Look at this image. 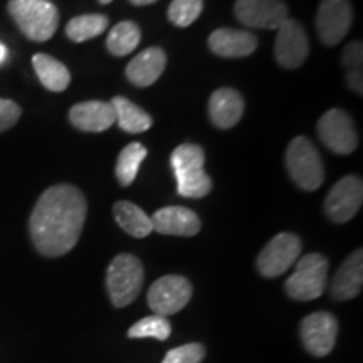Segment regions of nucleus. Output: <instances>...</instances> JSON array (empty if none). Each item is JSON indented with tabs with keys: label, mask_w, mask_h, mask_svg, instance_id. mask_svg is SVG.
Instances as JSON below:
<instances>
[{
	"label": "nucleus",
	"mask_w": 363,
	"mask_h": 363,
	"mask_svg": "<svg viewBox=\"0 0 363 363\" xmlns=\"http://www.w3.org/2000/svg\"><path fill=\"white\" fill-rule=\"evenodd\" d=\"M88 203L79 189L67 184L49 187L40 195L29 219L30 238L43 256H65L78 244Z\"/></svg>",
	"instance_id": "f257e3e1"
},
{
	"label": "nucleus",
	"mask_w": 363,
	"mask_h": 363,
	"mask_svg": "<svg viewBox=\"0 0 363 363\" xmlns=\"http://www.w3.org/2000/svg\"><path fill=\"white\" fill-rule=\"evenodd\" d=\"M177 179V192L185 199H202L212 190V180L206 174V153L199 145L185 143L174 150L170 157Z\"/></svg>",
	"instance_id": "f03ea898"
},
{
	"label": "nucleus",
	"mask_w": 363,
	"mask_h": 363,
	"mask_svg": "<svg viewBox=\"0 0 363 363\" xmlns=\"http://www.w3.org/2000/svg\"><path fill=\"white\" fill-rule=\"evenodd\" d=\"M7 11L27 39L45 43L56 34L59 12L51 0H11Z\"/></svg>",
	"instance_id": "7ed1b4c3"
},
{
	"label": "nucleus",
	"mask_w": 363,
	"mask_h": 363,
	"mask_svg": "<svg viewBox=\"0 0 363 363\" xmlns=\"http://www.w3.org/2000/svg\"><path fill=\"white\" fill-rule=\"evenodd\" d=\"M286 169L294 184L308 192L320 189L325 180V167L320 153L305 136H298L288 145Z\"/></svg>",
	"instance_id": "20e7f679"
},
{
	"label": "nucleus",
	"mask_w": 363,
	"mask_h": 363,
	"mask_svg": "<svg viewBox=\"0 0 363 363\" xmlns=\"http://www.w3.org/2000/svg\"><path fill=\"white\" fill-rule=\"evenodd\" d=\"M143 286V266L133 254H118L106 272V288L111 303L125 308L133 303Z\"/></svg>",
	"instance_id": "39448f33"
},
{
	"label": "nucleus",
	"mask_w": 363,
	"mask_h": 363,
	"mask_svg": "<svg viewBox=\"0 0 363 363\" xmlns=\"http://www.w3.org/2000/svg\"><path fill=\"white\" fill-rule=\"evenodd\" d=\"M328 284V259L311 252L298 261L296 269L286 281V293L296 301H311L325 293Z\"/></svg>",
	"instance_id": "423d86ee"
},
{
	"label": "nucleus",
	"mask_w": 363,
	"mask_h": 363,
	"mask_svg": "<svg viewBox=\"0 0 363 363\" xmlns=\"http://www.w3.org/2000/svg\"><path fill=\"white\" fill-rule=\"evenodd\" d=\"M301 256V239L296 234L281 233L274 235L257 256V271L264 278L284 274Z\"/></svg>",
	"instance_id": "0eeeda50"
},
{
	"label": "nucleus",
	"mask_w": 363,
	"mask_h": 363,
	"mask_svg": "<svg viewBox=\"0 0 363 363\" xmlns=\"http://www.w3.org/2000/svg\"><path fill=\"white\" fill-rule=\"evenodd\" d=\"M192 298V284L187 278L177 274L163 276L152 284L148 291V306L153 315L169 318L189 305Z\"/></svg>",
	"instance_id": "6e6552de"
},
{
	"label": "nucleus",
	"mask_w": 363,
	"mask_h": 363,
	"mask_svg": "<svg viewBox=\"0 0 363 363\" xmlns=\"http://www.w3.org/2000/svg\"><path fill=\"white\" fill-rule=\"evenodd\" d=\"M363 202V184L357 175L340 179L325 199V214L335 224H345L355 217Z\"/></svg>",
	"instance_id": "1a4fd4ad"
},
{
	"label": "nucleus",
	"mask_w": 363,
	"mask_h": 363,
	"mask_svg": "<svg viewBox=\"0 0 363 363\" xmlns=\"http://www.w3.org/2000/svg\"><path fill=\"white\" fill-rule=\"evenodd\" d=\"M318 135L325 147L337 155H350L358 147V133L353 120L342 110H330L318 121Z\"/></svg>",
	"instance_id": "9d476101"
},
{
	"label": "nucleus",
	"mask_w": 363,
	"mask_h": 363,
	"mask_svg": "<svg viewBox=\"0 0 363 363\" xmlns=\"http://www.w3.org/2000/svg\"><path fill=\"white\" fill-rule=\"evenodd\" d=\"M353 11L348 0H321L316 13V30L325 45H337L348 34Z\"/></svg>",
	"instance_id": "9b49d317"
},
{
	"label": "nucleus",
	"mask_w": 363,
	"mask_h": 363,
	"mask_svg": "<svg viewBox=\"0 0 363 363\" xmlns=\"http://www.w3.org/2000/svg\"><path fill=\"white\" fill-rule=\"evenodd\" d=\"M234 16L246 27L266 30H278L281 24L289 19L283 0H238Z\"/></svg>",
	"instance_id": "f8f14e48"
},
{
	"label": "nucleus",
	"mask_w": 363,
	"mask_h": 363,
	"mask_svg": "<svg viewBox=\"0 0 363 363\" xmlns=\"http://www.w3.org/2000/svg\"><path fill=\"white\" fill-rule=\"evenodd\" d=\"M310 54V40L301 24L294 19H286L278 29L274 43L276 62L286 69H296Z\"/></svg>",
	"instance_id": "ddd939ff"
},
{
	"label": "nucleus",
	"mask_w": 363,
	"mask_h": 363,
	"mask_svg": "<svg viewBox=\"0 0 363 363\" xmlns=\"http://www.w3.org/2000/svg\"><path fill=\"white\" fill-rule=\"evenodd\" d=\"M301 342L311 355L326 357L333 350L338 335V321L331 313L316 311L308 315L299 326Z\"/></svg>",
	"instance_id": "4468645a"
},
{
	"label": "nucleus",
	"mask_w": 363,
	"mask_h": 363,
	"mask_svg": "<svg viewBox=\"0 0 363 363\" xmlns=\"http://www.w3.org/2000/svg\"><path fill=\"white\" fill-rule=\"evenodd\" d=\"M153 230L165 235H180L192 238L202 229V222L194 211L187 207H163L152 217Z\"/></svg>",
	"instance_id": "2eb2a0df"
},
{
	"label": "nucleus",
	"mask_w": 363,
	"mask_h": 363,
	"mask_svg": "<svg viewBox=\"0 0 363 363\" xmlns=\"http://www.w3.org/2000/svg\"><path fill=\"white\" fill-rule=\"evenodd\" d=\"M69 121L74 128L88 133H101L115 125L116 116L111 103L83 101L69 110Z\"/></svg>",
	"instance_id": "dca6fc26"
},
{
	"label": "nucleus",
	"mask_w": 363,
	"mask_h": 363,
	"mask_svg": "<svg viewBox=\"0 0 363 363\" xmlns=\"http://www.w3.org/2000/svg\"><path fill=\"white\" fill-rule=\"evenodd\" d=\"M167 66V54L160 48H148L131 59L126 66V78L136 88L152 86Z\"/></svg>",
	"instance_id": "f3484780"
},
{
	"label": "nucleus",
	"mask_w": 363,
	"mask_h": 363,
	"mask_svg": "<svg viewBox=\"0 0 363 363\" xmlns=\"http://www.w3.org/2000/svg\"><path fill=\"white\" fill-rule=\"evenodd\" d=\"M211 51L220 57H246L257 49V38L249 30L217 29L208 38Z\"/></svg>",
	"instance_id": "a211bd4d"
},
{
	"label": "nucleus",
	"mask_w": 363,
	"mask_h": 363,
	"mask_svg": "<svg viewBox=\"0 0 363 363\" xmlns=\"http://www.w3.org/2000/svg\"><path fill=\"white\" fill-rule=\"evenodd\" d=\"M244 115V99L235 89L220 88L212 93L208 101V116L220 130H229L240 121Z\"/></svg>",
	"instance_id": "6ab92c4d"
},
{
	"label": "nucleus",
	"mask_w": 363,
	"mask_h": 363,
	"mask_svg": "<svg viewBox=\"0 0 363 363\" xmlns=\"http://www.w3.org/2000/svg\"><path fill=\"white\" fill-rule=\"evenodd\" d=\"M363 284V252L357 249L345 259L331 283V293L338 301H347L358 296Z\"/></svg>",
	"instance_id": "aec40b11"
},
{
	"label": "nucleus",
	"mask_w": 363,
	"mask_h": 363,
	"mask_svg": "<svg viewBox=\"0 0 363 363\" xmlns=\"http://www.w3.org/2000/svg\"><path fill=\"white\" fill-rule=\"evenodd\" d=\"M33 66L40 84L52 93H61L71 83L69 69L49 54H35L33 57Z\"/></svg>",
	"instance_id": "412c9836"
},
{
	"label": "nucleus",
	"mask_w": 363,
	"mask_h": 363,
	"mask_svg": "<svg viewBox=\"0 0 363 363\" xmlns=\"http://www.w3.org/2000/svg\"><path fill=\"white\" fill-rule=\"evenodd\" d=\"M113 216H115L118 225L131 238L143 239L153 233L152 217H148L143 208L135 206V203L126 201L116 202L113 207Z\"/></svg>",
	"instance_id": "4be33fe9"
},
{
	"label": "nucleus",
	"mask_w": 363,
	"mask_h": 363,
	"mask_svg": "<svg viewBox=\"0 0 363 363\" xmlns=\"http://www.w3.org/2000/svg\"><path fill=\"white\" fill-rule=\"evenodd\" d=\"M110 103L113 110H115L118 126L123 131H126V133L136 135L152 128V116H150L147 111H143L140 106H136L135 103H131L130 99H126L123 96H116L113 98V101Z\"/></svg>",
	"instance_id": "5701e85b"
},
{
	"label": "nucleus",
	"mask_w": 363,
	"mask_h": 363,
	"mask_svg": "<svg viewBox=\"0 0 363 363\" xmlns=\"http://www.w3.org/2000/svg\"><path fill=\"white\" fill-rule=\"evenodd\" d=\"M140 40H142L140 27L131 21H121L108 34L106 48L113 56L123 57L138 48Z\"/></svg>",
	"instance_id": "b1692460"
},
{
	"label": "nucleus",
	"mask_w": 363,
	"mask_h": 363,
	"mask_svg": "<svg viewBox=\"0 0 363 363\" xmlns=\"http://www.w3.org/2000/svg\"><path fill=\"white\" fill-rule=\"evenodd\" d=\"M147 148L138 142L126 145V147L121 150L120 157H118L116 160L115 175L123 187H130V185L133 184L136 175H138L140 165H142L145 158H147Z\"/></svg>",
	"instance_id": "393cba45"
},
{
	"label": "nucleus",
	"mask_w": 363,
	"mask_h": 363,
	"mask_svg": "<svg viewBox=\"0 0 363 363\" xmlns=\"http://www.w3.org/2000/svg\"><path fill=\"white\" fill-rule=\"evenodd\" d=\"M108 17L103 13H84L71 19L66 26V35L72 43H86L98 38L108 29Z\"/></svg>",
	"instance_id": "a878e982"
},
{
	"label": "nucleus",
	"mask_w": 363,
	"mask_h": 363,
	"mask_svg": "<svg viewBox=\"0 0 363 363\" xmlns=\"http://www.w3.org/2000/svg\"><path fill=\"white\" fill-rule=\"evenodd\" d=\"M172 326L169 318L160 315H152L136 321L128 330L130 338H155L165 342L170 337Z\"/></svg>",
	"instance_id": "bb28decb"
},
{
	"label": "nucleus",
	"mask_w": 363,
	"mask_h": 363,
	"mask_svg": "<svg viewBox=\"0 0 363 363\" xmlns=\"http://www.w3.org/2000/svg\"><path fill=\"white\" fill-rule=\"evenodd\" d=\"M342 62L347 69V83L357 94L362 96V62L363 51L362 43H350L343 49Z\"/></svg>",
	"instance_id": "cd10ccee"
},
{
	"label": "nucleus",
	"mask_w": 363,
	"mask_h": 363,
	"mask_svg": "<svg viewBox=\"0 0 363 363\" xmlns=\"http://www.w3.org/2000/svg\"><path fill=\"white\" fill-rule=\"evenodd\" d=\"M202 9L203 0H174L170 4L167 16H169L172 24H175L177 27H189L199 19Z\"/></svg>",
	"instance_id": "c85d7f7f"
},
{
	"label": "nucleus",
	"mask_w": 363,
	"mask_h": 363,
	"mask_svg": "<svg viewBox=\"0 0 363 363\" xmlns=\"http://www.w3.org/2000/svg\"><path fill=\"white\" fill-rule=\"evenodd\" d=\"M206 358V348L201 343H187L172 348L162 363H201Z\"/></svg>",
	"instance_id": "c756f323"
},
{
	"label": "nucleus",
	"mask_w": 363,
	"mask_h": 363,
	"mask_svg": "<svg viewBox=\"0 0 363 363\" xmlns=\"http://www.w3.org/2000/svg\"><path fill=\"white\" fill-rule=\"evenodd\" d=\"M21 115L22 110L19 104L11 101V99L0 98V133L12 128V126L19 121Z\"/></svg>",
	"instance_id": "7c9ffc66"
},
{
	"label": "nucleus",
	"mask_w": 363,
	"mask_h": 363,
	"mask_svg": "<svg viewBox=\"0 0 363 363\" xmlns=\"http://www.w3.org/2000/svg\"><path fill=\"white\" fill-rule=\"evenodd\" d=\"M7 57H9V51H7V48H6V45H4L2 43H0V66H2L4 62L7 61Z\"/></svg>",
	"instance_id": "2f4dec72"
},
{
	"label": "nucleus",
	"mask_w": 363,
	"mask_h": 363,
	"mask_svg": "<svg viewBox=\"0 0 363 363\" xmlns=\"http://www.w3.org/2000/svg\"><path fill=\"white\" fill-rule=\"evenodd\" d=\"M128 2L133 4V6L142 7V6H150V4H155L158 0H128Z\"/></svg>",
	"instance_id": "473e14b6"
},
{
	"label": "nucleus",
	"mask_w": 363,
	"mask_h": 363,
	"mask_svg": "<svg viewBox=\"0 0 363 363\" xmlns=\"http://www.w3.org/2000/svg\"><path fill=\"white\" fill-rule=\"evenodd\" d=\"M98 2H99V4H103V6H106V4H111L113 0H98Z\"/></svg>",
	"instance_id": "72a5a7b5"
}]
</instances>
